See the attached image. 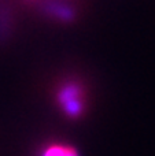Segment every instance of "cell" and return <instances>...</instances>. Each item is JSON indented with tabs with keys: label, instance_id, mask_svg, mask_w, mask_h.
Returning a JSON list of instances; mask_svg holds the SVG:
<instances>
[{
	"label": "cell",
	"instance_id": "cell-1",
	"mask_svg": "<svg viewBox=\"0 0 155 156\" xmlns=\"http://www.w3.org/2000/svg\"><path fill=\"white\" fill-rule=\"evenodd\" d=\"M58 101L62 111L70 118H77L84 112V99L82 89L78 83H65L58 92Z\"/></svg>",
	"mask_w": 155,
	"mask_h": 156
},
{
	"label": "cell",
	"instance_id": "cell-2",
	"mask_svg": "<svg viewBox=\"0 0 155 156\" xmlns=\"http://www.w3.org/2000/svg\"><path fill=\"white\" fill-rule=\"evenodd\" d=\"M67 145H60V144H52L48 145L41 151L40 156H66Z\"/></svg>",
	"mask_w": 155,
	"mask_h": 156
}]
</instances>
